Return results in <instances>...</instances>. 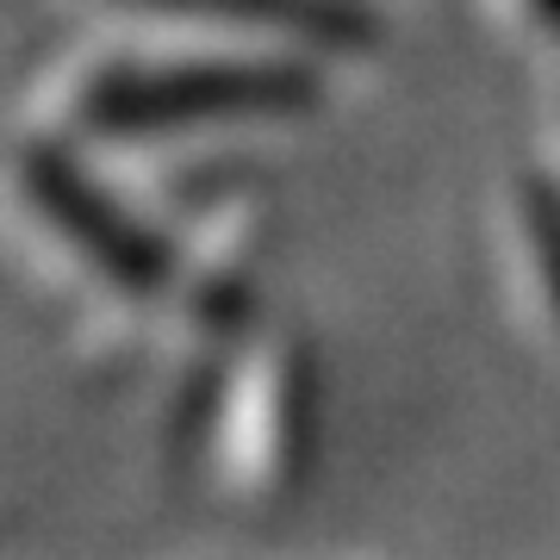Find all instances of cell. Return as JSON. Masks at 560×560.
I'll list each match as a JSON object with an SVG mask.
<instances>
[{"label": "cell", "mask_w": 560, "mask_h": 560, "mask_svg": "<svg viewBox=\"0 0 560 560\" xmlns=\"http://www.w3.org/2000/svg\"><path fill=\"white\" fill-rule=\"evenodd\" d=\"M318 101V69L300 50H206V57H106L69 88V125L94 138H156L212 119H256Z\"/></svg>", "instance_id": "6da1fadb"}, {"label": "cell", "mask_w": 560, "mask_h": 560, "mask_svg": "<svg viewBox=\"0 0 560 560\" xmlns=\"http://www.w3.org/2000/svg\"><path fill=\"white\" fill-rule=\"evenodd\" d=\"M318 436L312 349L293 337H261L219 399V474L237 504H287L305 486Z\"/></svg>", "instance_id": "7a4b0ae2"}, {"label": "cell", "mask_w": 560, "mask_h": 560, "mask_svg": "<svg viewBox=\"0 0 560 560\" xmlns=\"http://www.w3.org/2000/svg\"><path fill=\"white\" fill-rule=\"evenodd\" d=\"M20 194L38 212V224L57 237V249L88 280H101L119 300H156L175 287V249L150 224L119 206L101 180H88L81 156L57 138H32L20 150Z\"/></svg>", "instance_id": "3957f363"}, {"label": "cell", "mask_w": 560, "mask_h": 560, "mask_svg": "<svg viewBox=\"0 0 560 560\" xmlns=\"http://www.w3.org/2000/svg\"><path fill=\"white\" fill-rule=\"evenodd\" d=\"M131 7L200 20L219 32H256L275 50H361L381 25L361 0H131Z\"/></svg>", "instance_id": "277c9868"}, {"label": "cell", "mask_w": 560, "mask_h": 560, "mask_svg": "<svg viewBox=\"0 0 560 560\" xmlns=\"http://www.w3.org/2000/svg\"><path fill=\"white\" fill-rule=\"evenodd\" d=\"M504 237L536 318L560 337V180L517 175L504 187Z\"/></svg>", "instance_id": "5b68a950"}, {"label": "cell", "mask_w": 560, "mask_h": 560, "mask_svg": "<svg viewBox=\"0 0 560 560\" xmlns=\"http://www.w3.org/2000/svg\"><path fill=\"white\" fill-rule=\"evenodd\" d=\"M499 7H504V20H517V32L548 38L560 57V0H499Z\"/></svg>", "instance_id": "8992f818"}, {"label": "cell", "mask_w": 560, "mask_h": 560, "mask_svg": "<svg viewBox=\"0 0 560 560\" xmlns=\"http://www.w3.org/2000/svg\"><path fill=\"white\" fill-rule=\"evenodd\" d=\"M541 119H548V156H555V180H560V62H555V81H548V106H541Z\"/></svg>", "instance_id": "52a82bcc"}]
</instances>
